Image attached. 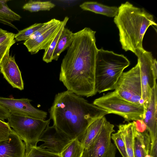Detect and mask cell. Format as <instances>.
Returning a JSON list of instances; mask_svg holds the SVG:
<instances>
[{"label": "cell", "mask_w": 157, "mask_h": 157, "mask_svg": "<svg viewBox=\"0 0 157 157\" xmlns=\"http://www.w3.org/2000/svg\"><path fill=\"white\" fill-rule=\"evenodd\" d=\"M32 101L27 98L14 99L0 97V105L10 113L45 120L47 113L33 106L30 103Z\"/></svg>", "instance_id": "10"}, {"label": "cell", "mask_w": 157, "mask_h": 157, "mask_svg": "<svg viewBox=\"0 0 157 157\" xmlns=\"http://www.w3.org/2000/svg\"><path fill=\"white\" fill-rule=\"evenodd\" d=\"M84 10L89 11L109 17H114L117 14L118 7L105 5L96 2H86L79 6Z\"/></svg>", "instance_id": "17"}, {"label": "cell", "mask_w": 157, "mask_h": 157, "mask_svg": "<svg viewBox=\"0 0 157 157\" xmlns=\"http://www.w3.org/2000/svg\"><path fill=\"white\" fill-rule=\"evenodd\" d=\"M8 1H0V23L17 29L12 22L20 21L21 17L9 7L7 5Z\"/></svg>", "instance_id": "21"}, {"label": "cell", "mask_w": 157, "mask_h": 157, "mask_svg": "<svg viewBox=\"0 0 157 157\" xmlns=\"http://www.w3.org/2000/svg\"><path fill=\"white\" fill-rule=\"evenodd\" d=\"M118 129L121 131L125 143L128 157H134V136L136 128L135 121L125 124H120Z\"/></svg>", "instance_id": "19"}, {"label": "cell", "mask_w": 157, "mask_h": 157, "mask_svg": "<svg viewBox=\"0 0 157 157\" xmlns=\"http://www.w3.org/2000/svg\"><path fill=\"white\" fill-rule=\"evenodd\" d=\"M149 157H157V138L151 143Z\"/></svg>", "instance_id": "30"}, {"label": "cell", "mask_w": 157, "mask_h": 157, "mask_svg": "<svg viewBox=\"0 0 157 157\" xmlns=\"http://www.w3.org/2000/svg\"><path fill=\"white\" fill-rule=\"evenodd\" d=\"M130 64L128 59L122 54L102 48L98 49L95 68L96 94L115 90L124 70Z\"/></svg>", "instance_id": "4"}, {"label": "cell", "mask_w": 157, "mask_h": 157, "mask_svg": "<svg viewBox=\"0 0 157 157\" xmlns=\"http://www.w3.org/2000/svg\"><path fill=\"white\" fill-rule=\"evenodd\" d=\"M84 147L77 139L72 140L60 154L61 157H82Z\"/></svg>", "instance_id": "22"}, {"label": "cell", "mask_w": 157, "mask_h": 157, "mask_svg": "<svg viewBox=\"0 0 157 157\" xmlns=\"http://www.w3.org/2000/svg\"><path fill=\"white\" fill-rule=\"evenodd\" d=\"M140 68L142 88V97L145 113L149 103L151 91L156 83L157 75L153 67L154 60L150 52L144 49L139 50L136 55Z\"/></svg>", "instance_id": "8"}, {"label": "cell", "mask_w": 157, "mask_h": 157, "mask_svg": "<svg viewBox=\"0 0 157 157\" xmlns=\"http://www.w3.org/2000/svg\"><path fill=\"white\" fill-rule=\"evenodd\" d=\"M15 34L7 32L0 36V62L6 53L16 42Z\"/></svg>", "instance_id": "25"}, {"label": "cell", "mask_w": 157, "mask_h": 157, "mask_svg": "<svg viewBox=\"0 0 157 157\" xmlns=\"http://www.w3.org/2000/svg\"><path fill=\"white\" fill-rule=\"evenodd\" d=\"M106 120L105 116L101 117L88 126L80 140L84 148L88 147L97 136Z\"/></svg>", "instance_id": "18"}, {"label": "cell", "mask_w": 157, "mask_h": 157, "mask_svg": "<svg viewBox=\"0 0 157 157\" xmlns=\"http://www.w3.org/2000/svg\"><path fill=\"white\" fill-rule=\"evenodd\" d=\"M114 128V125L106 120L97 136L84 148L82 157H115L116 147L111 137L115 132Z\"/></svg>", "instance_id": "9"}, {"label": "cell", "mask_w": 157, "mask_h": 157, "mask_svg": "<svg viewBox=\"0 0 157 157\" xmlns=\"http://www.w3.org/2000/svg\"><path fill=\"white\" fill-rule=\"evenodd\" d=\"M43 23H35L31 26L21 30L15 34L16 41H26L28 40L31 36L43 25Z\"/></svg>", "instance_id": "27"}, {"label": "cell", "mask_w": 157, "mask_h": 157, "mask_svg": "<svg viewBox=\"0 0 157 157\" xmlns=\"http://www.w3.org/2000/svg\"><path fill=\"white\" fill-rule=\"evenodd\" d=\"M10 113L6 109L0 105V120L4 121L7 119Z\"/></svg>", "instance_id": "31"}, {"label": "cell", "mask_w": 157, "mask_h": 157, "mask_svg": "<svg viewBox=\"0 0 157 157\" xmlns=\"http://www.w3.org/2000/svg\"><path fill=\"white\" fill-rule=\"evenodd\" d=\"M118 9L114 22L119 30L122 48L136 55L139 50L144 49L143 39L147 29L151 25L156 27L157 24L152 14L128 2L121 4Z\"/></svg>", "instance_id": "3"}, {"label": "cell", "mask_w": 157, "mask_h": 157, "mask_svg": "<svg viewBox=\"0 0 157 157\" xmlns=\"http://www.w3.org/2000/svg\"><path fill=\"white\" fill-rule=\"evenodd\" d=\"M114 91L125 100L137 105H143L140 68L138 63L128 71L123 72Z\"/></svg>", "instance_id": "7"}, {"label": "cell", "mask_w": 157, "mask_h": 157, "mask_svg": "<svg viewBox=\"0 0 157 157\" xmlns=\"http://www.w3.org/2000/svg\"><path fill=\"white\" fill-rule=\"evenodd\" d=\"M62 21L59 20L44 33L38 37L29 39L23 44L31 54L37 53L41 50H46L49 47L59 30Z\"/></svg>", "instance_id": "13"}, {"label": "cell", "mask_w": 157, "mask_h": 157, "mask_svg": "<svg viewBox=\"0 0 157 157\" xmlns=\"http://www.w3.org/2000/svg\"><path fill=\"white\" fill-rule=\"evenodd\" d=\"M7 32L6 31L0 28V36L3 35Z\"/></svg>", "instance_id": "32"}, {"label": "cell", "mask_w": 157, "mask_h": 157, "mask_svg": "<svg viewBox=\"0 0 157 157\" xmlns=\"http://www.w3.org/2000/svg\"><path fill=\"white\" fill-rule=\"evenodd\" d=\"M69 17L66 16L65 17L62 21V24L59 30L56 37L51 43L48 48L44 51L42 59L44 61L47 63L52 62V55L56 47L57 43L61 34L69 20Z\"/></svg>", "instance_id": "24"}, {"label": "cell", "mask_w": 157, "mask_h": 157, "mask_svg": "<svg viewBox=\"0 0 157 157\" xmlns=\"http://www.w3.org/2000/svg\"><path fill=\"white\" fill-rule=\"evenodd\" d=\"M72 140L54 125H48L41 133L39 141L44 143L39 147L52 153L60 155Z\"/></svg>", "instance_id": "11"}, {"label": "cell", "mask_w": 157, "mask_h": 157, "mask_svg": "<svg viewBox=\"0 0 157 157\" xmlns=\"http://www.w3.org/2000/svg\"><path fill=\"white\" fill-rule=\"evenodd\" d=\"M151 144L147 131H140L136 126L134 136V157H149Z\"/></svg>", "instance_id": "16"}, {"label": "cell", "mask_w": 157, "mask_h": 157, "mask_svg": "<svg viewBox=\"0 0 157 157\" xmlns=\"http://www.w3.org/2000/svg\"><path fill=\"white\" fill-rule=\"evenodd\" d=\"M7 120L10 127L24 141L26 146L36 145L41 133L50 121V119L42 120L11 113Z\"/></svg>", "instance_id": "6"}, {"label": "cell", "mask_w": 157, "mask_h": 157, "mask_svg": "<svg viewBox=\"0 0 157 157\" xmlns=\"http://www.w3.org/2000/svg\"><path fill=\"white\" fill-rule=\"evenodd\" d=\"M25 157H61L60 155L53 153L36 145L26 146Z\"/></svg>", "instance_id": "26"}, {"label": "cell", "mask_w": 157, "mask_h": 157, "mask_svg": "<svg viewBox=\"0 0 157 157\" xmlns=\"http://www.w3.org/2000/svg\"><path fill=\"white\" fill-rule=\"evenodd\" d=\"M96 32L88 27L74 33L61 65L59 79L67 90L89 97L95 90Z\"/></svg>", "instance_id": "1"}, {"label": "cell", "mask_w": 157, "mask_h": 157, "mask_svg": "<svg viewBox=\"0 0 157 157\" xmlns=\"http://www.w3.org/2000/svg\"><path fill=\"white\" fill-rule=\"evenodd\" d=\"M25 143L13 130L8 138L0 141V157H25Z\"/></svg>", "instance_id": "15"}, {"label": "cell", "mask_w": 157, "mask_h": 157, "mask_svg": "<svg viewBox=\"0 0 157 157\" xmlns=\"http://www.w3.org/2000/svg\"><path fill=\"white\" fill-rule=\"evenodd\" d=\"M157 86L152 89L143 121L149 132L151 143L157 138Z\"/></svg>", "instance_id": "14"}, {"label": "cell", "mask_w": 157, "mask_h": 157, "mask_svg": "<svg viewBox=\"0 0 157 157\" xmlns=\"http://www.w3.org/2000/svg\"><path fill=\"white\" fill-rule=\"evenodd\" d=\"M55 6L56 5L50 1L30 0L23 5L22 9L31 12H34L49 11Z\"/></svg>", "instance_id": "23"}, {"label": "cell", "mask_w": 157, "mask_h": 157, "mask_svg": "<svg viewBox=\"0 0 157 157\" xmlns=\"http://www.w3.org/2000/svg\"><path fill=\"white\" fill-rule=\"evenodd\" d=\"M107 112L122 117L124 121H138L144 119L143 105H137L121 98L115 91L104 94L96 99L93 103Z\"/></svg>", "instance_id": "5"}, {"label": "cell", "mask_w": 157, "mask_h": 157, "mask_svg": "<svg viewBox=\"0 0 157 157\" xmlns=\"http://www.w3.org/2000/svg\"><path fill=\"white\" fill-rule=\"evenodd\" d=\"M0 70L4 77L13 88L22 90L24 84L21 72L14 56L10 55L8 51L0 62Z\"/></svg>", "instance_id": "12"}, {"label": "cell", "mask_w": 157, "mask_h": 157, "mask_svg": "<svg viewBox=\"0 0 157 157\" xmlns=\"http://www.w3.org/2000/svg\"><path fill=\"white\" fill-rule=\"evenodd\" d=\"M53 125L71 140H80L88 126L108 113L68 90L55 96L49 109Z\"/></svg>", "instance_id": "2"}, {"label": "cell", "mask_w": 157, "mask_h": 157, "mask_svg": "<svg viewBox=\"0 0 157 157\" xmlns=\"http://www.w3.org/2000/svg\"><path fill=\"white\" fill-rule=\"evenodd\" d=\"M13 130L8 122L0 120V141L8 138Z\"/></svg>", "instance_id": "29"}, {"label": "cell", "mask_w": 157, "mask_h": 157, "mask_svg": "<svg viewBox=\"0 0 157 157\" xmlns=\"http://www.w3.org/2000/svg\"><path fill=\"white\" fill-rule=\"evenodd\" d=\"M74 33L67 28L63 29L57 43L52 55V60H57L62 52L67 49L71 44Z\"/></svg>", "instance_id": "20"}, {"label": "cell", "mask_w": 157, "mask_h": 157, "mask_svg": "<svg viewBox=\"0 0 157 157\" xmlns=\"http://www.w3.org/2000/svg\"><path fill=\"white\" fill-rule=\"evenodd\" d=\"M111 137L122 156L128 157L123 136L121 130L118 129L116 132L112 133Z\"/></svg>", "instance_id": "28"}]
</instances>
